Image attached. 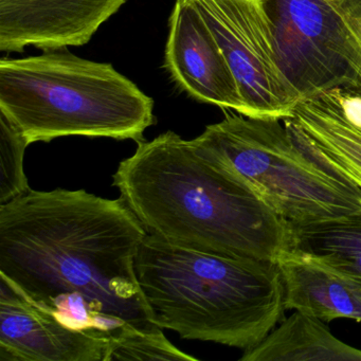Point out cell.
I'll return each mask as SVG.
<instances>
[{"label": "cell", "instance_id": "cell-1", "mask_svg": "<svg viewBox=\"0 0 361 361\" xmlns=\"http://www.w3.org/2000/svg\"><path fill=\"white\" fill-rule=\"evenodd\" d=\"M147 235L121 198L29 189L0 204V276L69 326L109 341L158 333L136 272Z\"/></svg>", "mask_w": 361, "mask_h": 361}, {"label": "cell", "instance_id": "cell-2", "mask_svg": "<svg viewBox=\"0 0 361 361\" xmlns=\"http://www.w3.org/2000/svg\"><path fill=\"white\" fill-rule=\"evenodd\" d=\"M137 145L113 185L149 235L200 252L276 263L290 252L289 224L193 139L169 130Z\"/></svg>", "mask_w": 361, "mask_h": 361}, {"label": "cell", "instance_id": "cell-3", "mask_svg": "<svg viewBox=\"0 0 361 361\" xmlns=\"http://www.w3.org/2000/svg\"><path fill=\"white\" fill-rule=\"evenodd\" d=\"M136 272L155 324L183 339L250 350L284 314L276 262L200 252L147 233Z\"/></svg>", "mask_w": 361, "mask_h": 361}, {"label": "cell", "instance_id": "cell-4", "mask_svg": "<svg viewBox=\"0 0 361 361\" xmlns=\"http://www.w3.org/2000/svg\"><path fill=\"white\" fill-rule=\"evenodd\" d=\"M0 114L29 143L69 136L143 140L154 100L109 63L66 49L0 60Z\"/></svg>", "mask_w": 361, "mask_h": 361}, {"label": "cell", "instance_id": "cell-5", "mask_svg": "<svg viewBox=\"0 0 361 361\" xmlns=\"http://www.w3.org/2000/svg\"><path fill=\"white\" fill-rule=\"evenodd\" d=\"M193 140L287 223L361 210L356 190L308 157L282 119L227 113Z\"/></svg>", "mask_w": 361, "mask_h": 361}, {"label": "cell", "instance_id": "cell-6", "mask_svg": "<svg viewBox=\"0 0 361 361\" xmlns=\"http://www.w3.org/2000/svg\"><path fill=\"white\" fill-rule=\"evenodd\" d=\"M279 65L301 100L356 86L361 0H263Z\"/></svg>", "mask_w": 361, "mask_h": 361}, {"label": "cell", "instance_id": "cell-7", "mask_svg": "<svg viewBox=\"0 0 361 361\" xmlns=\"http://www.w3.org/2000/svg\"><path fill=\"white\" fill-rule=\"evenodd\" d=\"M231 69L245 116L285 119L301 101L279 65L263 0H191Z\"/></svg>", "mask_w": 361, "mask_h": 361}, {"label": "cell", "instance_id": "cell-8", "mask_svg": "<svg viewBox=\"0 0 361 361\" xmlns=\"http://www.w3.org/2000/svg\"><path fill=\"white\" fill-rule=\"evenodd\" d=\"M283 121L308 157L361 197V88L341 86L308 97Z\"/></svg>", "mask_w": 361, "mask_h": 361}, {"label": "cell", "instance_id": "cell-9", "mask_svg": "<svg viewBox=\"0 0 361 361\" xmlns=\"http://www.w3.org/2000/svg\"><path fill=\"white\" fill-rule=\"evenodd\" d=\"M109 340L69 326L0 276V360L105 361Z\"/></svg>", "mask_w": 361, "mask_h": 361}, {"label": "cell", "instance_id": "cell-10", "mask_svg": "<svg viewBox=\"0 0 361 361\" xmlns=\"http://www.w3.org/2000/svg\"><path fill=\"white\" fill-rule=\"evenodd\" d=\"M128 0H0V51L80 47Z\"/></svg>", "mask_w": 361, "mask_h": 361}, {"label": "cell", "instance_id": "cell-11", "mask_svg": "<svg viewBox=\"0 0 361 361\" xmlns=\"http://www.w3.org/2000/svg\"><path fill=\"white\" fill-rule=\"evenodd\" d=\"M164 56L173 80L192 98L245 116L244 101L231 69L191 0H176Z\"/></svg>", "mask_w": 361, "mask_h": 361}, {"label": "cell", "instance_id": "cell-12", "mask_svg": "<svg viewBox=\"0 0 361 361\" xmlns=\"http://www.w3.org/2000/svg\"><path fill=\"white\" fill-rule=\"evenodd\" d=\"M278 264L285 310L305 312L324 322L339 318L361 322V280L291 253Z\"/></svg>", "mask_w": 361, "mask_h": 361}, {"label": "cell", "instance_id": "cell-13", "mask_svg": "<svg viewBox=\"0 0 361 361\" xmlns=\"http://www.w3.org/2000/svg\"><path fill=\"white\" fill-rule=\"evenodd\" d=\"M240 361H361V350L336 338L326 322L295 310Z\"/></svg>", "mask_w": 361, "mask_h": 361}, {"label": "cell", "instance_id": "cell-14", "mask_svg": "<svg viewBox=\"0 0 361 361\" xmlns=\"http://www.w3.org/2000/svg\"><path fill=\"white\" fill-rule=\"evenodd\" d=\"M288 224L289 253L361 280V210L331 219Z\"/></svg>", "mask_w": 361, "mask_h": 361}, {"label": "cell", "instance_id": "cell-15", "mask_svg": "<svg viewBox=\"0 0 361 361\" xmlns=\"http://www.w3.org/2000/svg\"><path fill=\"white\" fill-rule=\"evenodd\" d=\"M29 145L22 132L0 114V204L11 202L30 189L24 169Z\"/></svg>", "mask_w": 361, "mask_h": 361}, {"label": "cell", "instance_id": "cell-16", "mask_svg": "<svg viewBox=\"0 0 361 361\" xmlns=\"http://www.w3.org/2000/svg\"><path fill=\"white\" fill-rule=\"evenodd\" d=\"M113 360L196 361L198 358L179 350L164 331L152 334L128 331L109 341L105 361Z\"/></svg>", "mask_w": 361, "mask_h": 361}, {"label": "cell", "instance_id": "cell-17", "mask_svg": "<svg viewBox=\"0 0 361 361\" xmlns=\"http://www.w3.org/2000/svg\"><path fill=\"white\" fill-rule=\"evenodd\" d=\"M356 87L361 88V71L360 75H359L358 80H357Z\"/></svg>", "mask_w": 361, "mask_h": 361}]
</instances>
